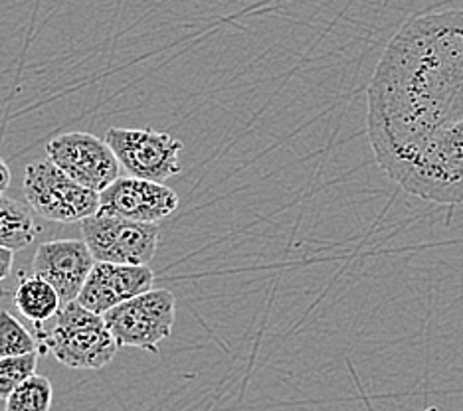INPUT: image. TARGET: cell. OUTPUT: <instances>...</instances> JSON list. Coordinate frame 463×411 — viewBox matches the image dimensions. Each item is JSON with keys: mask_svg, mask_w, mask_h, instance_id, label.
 Wrapping results in <instances>:
<instances>
[{"mask_svg": "<svg viewBox=\"0 0 463 411\" xmlns=\"http://www.w3.org/2000/svg\"><path fill=\"white\" fill-rule=\"evenodd\" d=\"M366 93L368 139L386 176L426 202L463 204V10L408 20Z\"/></svg>", "mask_w": 463, "mask_h": 411, "instance_id": "6da1fadb", "label": "cell"}, {"mask_svg": "<svg viewBox=\"0 0 463 411\" xmlns=\"http://www.w3.org/2000/svg\"><path fill=\"white\" fill-rule=\"evenodd\" d=\"M36 339L42 350H50L60 364L73 370H101L119 350L103 314L86 309L78 299L60 309L50 331L38 326Z\"/></svg>", "mask_w": 463, "mask_h": 411, "instance_id": "7a4b0ae2", "label": "cell"}, {"mask_svg": "<svg viewBox=\"0 0 463 411\" xmlns=\"http://www.w3.org/2000/svg\"><path fill=\"white\" fill-rule=\"evenodd\" d=\"M23 188L28 206L50 221L73 224L99 212V192L73 181L50 158L26 166Z\"/></svg>", "mask_w": 463, "mask_h": 411, "instance_id": "3957f363", "label": "cell"}, {"mask_svg": "<svg viewBox=\"0 0 463 411\" xmlns=\"http://www.w3.org/2000/svg\"><path fill=\"white\" fill-rule=\"evenodd\" d=\"M103 319L119 348L159 352V344L171 336L175 326V294L166 289H149L109 309Z\"/></svg>", "mask_w": 463, "mask_h": 411, "instance_id": "277c9868", "label": "cell"}, {"mask_svg": "<svg viewBox=\"0 0 463 411\" xmlns=\"http://www.w3.org/2000/svg\"><path fill=\"white\" fill-rule=\"evenodd\" d=\"M81 234L96 261L119 266H149L159 249L156 224L98 212L81 221Z\"/></svg>", "mask_w": 463, "mask_h": 411, "instance_id": "5b68a950", "label": "cell"}, {"mask_svg": "<svg viewBox=\"0 0 463 411\" xmlns=\"http://www.w3.org/2000/svg\"><path fill=\"white\" fill-rule=\"evenodd\" d=\"M113 153L118 154L119 164L131 176L145 181L165 182L183 171L181 154L183 141L171 133L155 129H123L111 126L105 135Z\"/></svg>", "mask_w": 463, "mask_h": 411, "instance_id": "8992f818", "label": "cell"}, {"mask_svg": "<svg viewBox=\"0 0 463 411\" xmlns=\"http://www.w3.org/2000/svg\"><path fill=\"white\" fill-rule=\"evenodd\" d=\"M46 154L73 181L99 194L119 178L118 154L108 141L91 133H61L46 143Z\"/></svg>", "mask_w": 463, "mask_h": 411, "instance_id": "52a82bcc", "label": "cell"}, {"mask_svg": "<svg viewBox=\"0 0 463 411\" xmlns=\"http://www.w3.org/2000/svg\"><path fill=\"white\" fill-rule=\"evenodd\" d=\"M178 194L163 182L119 176L99 194V212L156 224L176 212Z\"/></svg>", "mask_w": 463, "mask_h": 411, "instance_id": "ba28073f", "label": "cell"}, {"mask_svg": "<svg viewBox=\"0 0 463 411\" xmlns=\"http://www.w3.org/2000/svg\"><path fill=\"white\" fill-rule=\"evenodd\" d=\"M96 266L86 239L44 241L34 253L33 273L44 277L60 293L61 303L76 301Z\"/></svg>", "mask_w": 463, "mask_h": 411, "instance_id": "9c48e42d", "label": "cell"}, {"mask_svg": "<svg viewBox=\"0 0 463 411\" xmlns=\"http://www.w3.org/2000/svg\"><path fill=\"white\" fill-rule=\"evenodd\" d=\"M153 285L155 273L149 266H119V263L96 261L78 294V301L86 309L105 314L118 304L153 289Z\"/></svg>", "mask_w": 463, "mask_h": 411, "instance_id": "30bf717a", "label": "cell"}, {"mask_svg": "<svg viewBox=\"0 0 463 411\" xmlns=\"http://www.w3.org/2000/svg\"><path fill=\"white\" fill-rule=\"evenodd\" d=\"M14 307L24 319L34 322L36 326H42L50 319H54L60 309L64 307V303H61V297L54 285L33 273V276L20 281L16 287Z\"/></svg>", "mask_w": 463, "mask_h": 411, "instance_id": "8fae6325", "label": "cell"}, {"mask_svg": "<svg viewBox=\"0 0 463 411\" xmlns=\"http://www.w3.org/2000/svg\"><path fill=\"white\" fill-rule=\"evenodd\" d=\"M34 214L28 202L0 194V246L20 251L33 244L38 234Z\"/></svg>", "mask_w": 463, "mask_h": 411, "instance_id": "7c38bea8", "label": "cell"}, {"mask_svg": "<svg viewBox=\"0 0 463 411\" xmlns=\"http://www.w3.org/2000/svg\"><path fill=\"white\" fill-rule=\"evenodd\" d=\"M5 402V411H50L54 402V388L46 376L33 374Z\"/></svg>", "mask_w": 463, "mask_h": 411, "instance_id": "4fadbf2b", "label": "cell"}, {"mask_svg": "<svg viewBox=\"0 0 463 411\" xmlns=\"http://www.w3.org/2000/svg\"><path fill=\"white\" fill-rule=\"evenodd\" d=\"M38 339L8 311H0V356H23L38 350Z\"/></svg>", "mask_w": 463, "mask_h": 411, "instance_id": "5bb4252c", "label": "cell"}, {"mask_svg": "<svg viewBox=\"0 0 463 411\" xmlns=\"http://www.w3.org/2000/svg\"><path fill=\"white\" fill-rule=\"evenodd\" d=\"M40 352H30L23 356H3L0 358V399H6L14 389L36 374Z\"/></svg>", "mask_w": 463, "mask_h": 411, "instance_id": "9a60e30c", "label": "cell"}, {"mask_svg": "<svg viewBox=\"0 0 463 411\" xmlns=\"http://www.w3.org/2000/svg\"><path fill=\"white\" fill-rule=\"evenodd\" d=\"M14 253H16V251L0 246V283H3V281L8 277L10 273H13Z\"/></svg>", "mask_w": 463, "mask_h": 411, "instance_id": "2e32d148", "label": "cell"}, {"mask_svg": "<svg viewBox=\"0 0 463 411\" xmlns=\"http://www.w3.org/2000/svg\"><path fill=\"white\" fill-rule=\"evenodd\" d=\"M10 181H13V174H10V168L5 163V158L0 156V194L10 186Z\"/></svg>", "mask_w": 463, "mask_h": 411, "instance_id": "e0dca14e", "label": "cell"}, {"mask_svg": "<svg viewBox=\"0 0 463 411\" xmlns=\"http://www.w3.org/2000/svg\"><path fill=\"white\" fill-rule=\"evenodd\" d=\"M0 358H3V356H0Z\"/></svg>", "mask_w": 463, "mask_h": 411, "instance_id": "ac0fdd59", "label": "cell"}]
</instances>
